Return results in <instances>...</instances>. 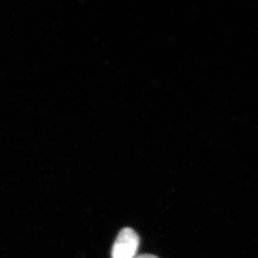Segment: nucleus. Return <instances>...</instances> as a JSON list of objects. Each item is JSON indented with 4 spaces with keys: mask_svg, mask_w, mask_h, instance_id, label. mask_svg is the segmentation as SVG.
Returning a JSON list of instances; mask_svg holds the SVG:
<instances>
[{
    "mask_svg": "<svg viewBox=\"0 0 258 258\" xmlns=\"http://www.w3.org/2000/svg\"><path fill=\"white\" fill-rule=\"evenodd\" d=\"M140 237L134 230L125 227L118 234L112 247V258H136L138 255Z\"/></svg>",
    "mask_w": 258,
    "mask_h": 258,
    "instance_id": "f257e3e1",
    "label": "nucleus"
},
{
    "mask_svg": "<svg viewBox=\"0 0 258 258\" xmlns=\"http://www.w3.org/2000/svg\"><path fill=\"white\" fill-rule=\"evenodd\" d=\"M136 258H158L157 256L151 255V254H142V255H139Z\"/></svg>",
    "mask_w": 258,
    "mask_h": 258,
    "instance_id": "f03ea898",
    "label": "nucleus"
}]
</instances>
